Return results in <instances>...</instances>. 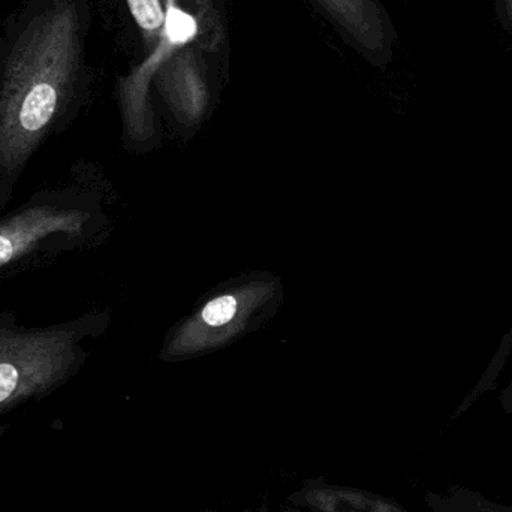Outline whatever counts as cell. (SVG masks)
Returning a JSON list of instances; mask_svg holds the SVG:
<instances>
[{"label":"cell","mask_w":512,"mask_h":512,"mask_svg":"<svg viewBox=\"0 0 512 512\" xmlns=\"http://www.w3.org/2000/svg\"><path fill=\"white\" fill-rule=\"evenodd\" d=\"M87 216L81 210L38 204L14 213L0 224V268L30 254L54 236L81 233Z\"/></svg>","instance_id":"277c9868"},{"label":"cell","mask_w":512,"mask_h":512,"mask_svg":"<svg viewBox=\"0 0 512 512\" xmlns=\"http://www.w3.org/2000/svg\"><path fill=\"white\" fill-rule=\"evenodd\" d=\"M236 312V298L231 297V295H224V297H218L210 301V303L204 307L201 316H203L204 321H206L210 327H222V325H227L228 322L233 321Z\"/></svg>","instance_id":"8992f818"},{"label":"cell","mask_w":512,"mask_h":512,"mask_svg":"<svg viewBox=\"0 0 512 512\" xmlns=\"http://www.w3.org/2000/svg\"><path fill=\"white\" fill-rule=\"evenodd\" d=\"M83 0H36L0 75V173H18L68 104L83 68Z\"/></svg>","instance_id":"6da1fadb"},{"label":"cell","mask_w":512,"mask_h":512,"mask_svg":"<svg viewBox=\"0 0 512 512\" xmlns=\"http://www.w3.org/2000/svg\"><path fill=\"white\" fill-rule=\"evenodd\" d=\"M137 26L138 35L147 53H152L159 42L167 23V8L162 0H123Z\"/></svg>","instance_id":"5b68a950"},{"label":"cell","mask_w":512,"mask_h":512,"mask_svg":"<svg viewBox=\"0 0 512 512\" xmlns=\"http://www.w3.org/2000/svg\"><path fill=\"white\" fill-rule=\"evenodd\" d=\"M71 324L42 330L0 327V406L29 390L59 381L80 358Z\"/></svg>","instance_id":"7a4b0ae2"},{"label":"cell","mask_w":512,"mask_h":512,"mask_svg":"<svg viewBox=\"0 0 512 512\" xmlns=\"http://www.w3.org/2000/svg\"><path fill=\"white\" fill-rule=\"evenodd\" d=\"M340 38L376 66L393 59L396 32L381 0H306Z\"/></svg>","instance_id":"3957f363"},{"label":"cell","mask_w":512,"mask_h":512,"mask_svg":"<svg viewBox=\"0 0 512 512\" xmlns=\"http://www.w3.org/2000/svg\"><path fill=\"white\" fill-rule=\"evenodd\" d=\"M504 9L507 17L512 21V0H504Z\"/></svg>","instance_id":"52a82bcc"}]
</instances>
